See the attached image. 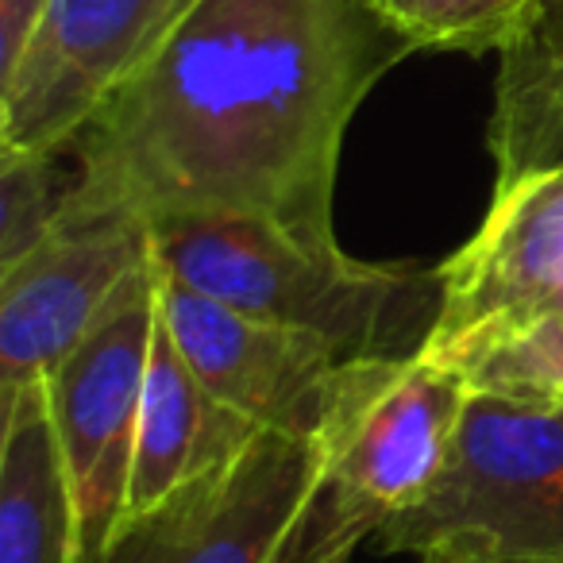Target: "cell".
<instances>
[{"instance_id":"15","label":"cell","mask_w":563,"mask_h":563,"mask_svg":"<svg viewBox=\"0 0 563 563\" xmlns=\"http://www.w3.org/2000/svg\"><path fill=\"white\" fill-rule=\"evenodd\" d=\"M70 163L63 151H0V266L35 251L66 217Z\"/></svg>"},{"instance_id":"16","label":"cell","mask_w":563,"mask_h":563,"mask_svg":"<svg viewBox=\"0 0 563 563\" xmlns=\"http://www.w3.org/2000/svg\"><path fill=\"white\" fill-rule=\"evenodd\" d=\"M378 517L367 506H355L329 483H321L313 509L298 525L290 548L278 563H352L360 544L375 540Z\"/></svg>"},{"instance_id":"12","label":"cell","mask_w":563,"mask_h":563,"mask_svg":"<svg viewBox=\"0 0 563 563\" xmlns=\"http://www.w3.org/2000/svg\"><path fill=\"white\" fill-rule=\"evenodd\" d=\"M0 563H81L78 494L47 378L0 394Z\"/></svg>"},{"instance_id":"7","label":"cell","mask_w":563,"mask_h":563,"mask_svg":"<svg viewBox=\"0 0 563 563\" xmlns=\"http://www.w3.org/2000/svg\"><path fill=\"white\" fill-rule=\"evenodd\" d=\"M201 0H51L0 78V151H63Z\"/></svg>"},{"instance_id":"1","label":"cell","mask_w":563,"mask_h":563,"mask_svg":"<svg viewBox=\"0 0 563 563\" xmlns=\"http://www.w3.org/2000/svg\"><path fill=\"white\" fill-rule=\"evenodd\" d=\"M406 55L375 0H201L63 147L66 212L336 235L347 128Z\"/></svg>"},{"instance_id":"17","label":"cell","mask_w":563,"mask_h":563,"mask_svg":"<svg viewBox=\"0 0 563 563\" xmlns=\"http://www.w3.org/2000/svg\"><path fill=\"white\" fill-rule=\"evenodd\" d=\"M563 55V0H537V12H532L529 27H525L521 43L514 51L501 55V70H529V66L552 63Z\"/></svg>"},{"instance_id":"13","label":"cell","mask_w":563,"mask_h":563,"mask_svg":"<svg viewBox=\"0 0 563 563\" xmlns=\"http://www.w3.org/2000/svg\"><path fill=\"white\" fill-rule=\"evenodd\" d=\"M486 143L494 186L563 163V55L529 70L498 74Z\"/></svg>"},{"instance_id":"5","label":"cell","mask_w":563,"mask_h":563,"mask_svg":"<svg viewBox=\"0 0 563 563\" xmlns=\"http://www.w3.org/2000/svg\"><path fill=\"white\" fill-rule=\"evenodd\" d=\"M158 298L163 274L151 251L89 336L47 375L51 417L78 494L81 563H93L124 521Z\"/></svg>"},{"instance_id":"2","label":"cell","mask_w":563,"mask_h":563,"mask_svg":"<svg viewBox=\"0 0 563 563\" xmlns=\"http://www.w3.org/2000/svg\"><path fill=\"white\" fill-rule=\"evenodd\" d=\"M166 278L212 301L329 340L344 360L417 355L440 306V271L363 263L336 235L255 217H170L151 224Z\"/></svg>"},{"instance_id":"3","label":"cell","mask_w":563,"mask_h":563,"mask_svg":"<svg viewBox=\"0 0 563 563\" xmlns=\"http://www.w3.org/2000/svg\"><path fill=\"white\" fill-rule=\"evenodd\" d=\"M440 271L421 355L471 394L563 406V163L498 181Z\"/></svg>"},{"instance_id":"4","label":"cell","mask_w":563,"mask_h":563,"mask_svg":"<svg viewBox=\"0 0 563 563\" xmlns=\"http://www.w3.org/2000/svg\"><path fill=\"white\" fill-rule=\"evenodd\" d=\"M383 552L475 544L563 563V406L471 394L452 455L417 506L378 521Z\"/></svg>"},{"instance_id":"10","label":"cell","mask_w":563,"mask_h":563,"mask_svg":"<svg viewBox=\"0 0 563 563\" xmlns=\"http://www.w3.org/2000/svg\"><path fill=\"white\" fill-rule=\"evenodd\" d=\"M163 321L197 378L228 409L247 417L258 432L317 444L332 386L347 363L329 340L240 313L166 274Z\"/></svg>"},{"instance_id":"19","label":"cell","mask_w":563,"mask_h":563,"mask_svg":"<svg viewBox=\"0 0 563 563\" xmlns=\"http://www.w3.org/2000/svg\"><path fill=\"white\" fill-rule=\"evenodd\" d=\"M421 563H529V560L486 552V548H475V544H432L421 552Z\"/></svg>"},{"instance_id":"6","label":"cell","mask_w":563,"mask_h":563,"mask_svg":"<svg viewBox=\"0 0 563 563\" xmlns=\"http://www.w3.org/2000/svg\"><path fill=\"white\" fill-rule=\"evenodd\" d=\"M467 383L417 355L347 360L317 432L324 483L378 521L417 506L444 471Z\"/></svg>"},{"instance_id":"9","label":"cell","mask_w":563,"mask_h":563,"mask_svg":"<svg viewBox=\"0 0 563 563\" xmlns=\"http://www.w3.org/2000/svg\"><path fill=\"white\" fill-rule=\"evenodd\" d=\"M151 224L66 212L35 251L0 266V394L47 378L151 258Z\"/></svg>"},{"instance_id":"8","label":"cell","mask_w":563,"mask_h":563,"mask_svg":"<svg viewBox=\"0 0 563 563\" xmlns=\"http://www.w3.org/2000/svg\"><path fill=\"white\" fill-rule=\"evenodd\" d=\"M321 483L317 444L263 432L232 467L120 521L93 563H278Z\"/></svg>"},{"instance_id":"18","label":"cell","mask_w":563,"mask_h":563,"mask_svg":"<svg viewBox=\"0 0 563 563\" xmlns=\"http://www.w3.org/2000/svg\"><path fill=\"white\" fill-rule=\"evenodd\" d=\"M47 9L51 0H0V78L20 63Z\"/></svg>"},{"instance_id":"14","label":"cell","mask_w":563,"mask_h":563,"mask_svg":"<svg viewBox=\"0 0 563 563\" xmlns=\"http://www.w3.org/2000/svg\"><path fill=\"white\" fill-rule=\"evenodd\" d=\"M383 20L413 51H514L537 0H375Z\"/></svg>"},{"instance_id":"11","label":"cell","mask_w":563,"mask_h":563,"mask_svg":"<svg viewBox=\"0 0 563 563\" xmlns=\"http://www.w3.org/2000/svg\"><path fill=\"white\" fill-rule=\"evenodd\" d=\"M163 301V298H158ZM263 432L228 409L178 352L158 309L151 344L147 383H143L140 429H135L132 483H128L124 521L163 506L186 486L232 467Z\"/></svg>"}]
</instances>
